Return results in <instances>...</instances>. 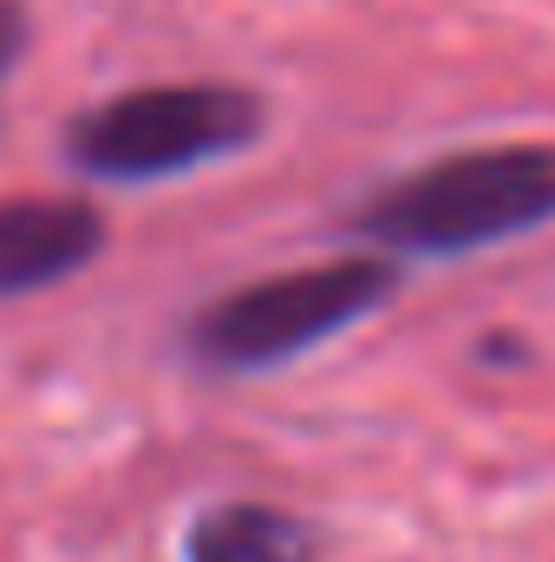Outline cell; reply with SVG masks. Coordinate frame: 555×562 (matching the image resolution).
<instances>
[{"label": "cell", "instance_id": "obj_4", "mask_svg": "<svg viewBox=\"0 0 555 562\" xmlns=\"http://www.w3.org/2000/svg\"><path fill=\"white\" fill-rule=\"evenodd\" d=\"M99 249H105V216L79 196L0 203V301L79 276Z\"/></svg>", "mask_w": 555, "mask_h": 562}, {"label": "cell", "instance_id": "obj_2", "mask_svg": "<svg viewBox=\"0 0 555 562\" xmlns=\"http://www.w3.org/2000/svg\"><path fill=\"white\" fill-rule=\"evenodd\" d=\"M256 138H262V99L242 86H144L79 112L66 150L86 177L150 183L216 164Z\"/></svg>", "mask_w": 555, "mask_h": 562}, {"label": "cell", "instance_id": "obj_1", "mask_svg": "<svg viewBox=\"0 0 555 562\" xmlns=\"http://www.w3.org/2000/svg\"><path fill=\"white\" fill-rule=\"evenodd\" d=\"M555 223V144H484L438 157L360 210L366 243L399 256H477Z\"/></svg>", "mask_w": 555, "mask_h": 562}, {"label": "cell", "instance_id": "obj_6", "mask_svg": "<svg viewBox=\"0 0 555 562\" xmlns=\"http://www.w3.org/2000/svg\"><path fill=\"white\" fill-rule=\"evenodd\" d=\"M20 46H26V13H20L13 0H0V79L13 72V59H20Z\"/></svg>", "mask_w": 555, "mask_h": 562}, {"label": "cell", "instance_id": "obj_5", "mask_svg": "<svg viewBox=\"0 0 555 562\" xmlns=\"http://www.w3.org/2000/svg\"><path fill=\"white\" fill-rule=\"evenodd\" d=\"M190 562H314V530L275 504H216L190 524Z\"/></svg>", "mask_w": 555, "mask_h": 562}, {"label": "cell", "instance_id": "obj_3", "mask_svg": "<svg viewBox=\"0 0 555 562\" xmlns=\"http://www.w3.org/2000/svg\"><path fill=\"white\" fill-rule=\"evenodd\" d=\"M386 294H393V269L366 262V256L269 276L223 294L216 307H203L190 327V347L216 373H262V367H281V360L333 340L347 321L373 314Z\"/></svg>", "mask_w": 555, "mask_h": 562}]
</instances>
